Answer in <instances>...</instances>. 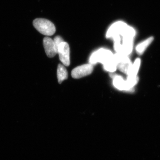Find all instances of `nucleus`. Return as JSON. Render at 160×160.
Wrapping results in <instances>:
<instances>
[{"mask_svg":"<svg viewBox=\"0 0 160 160\" xmlns=\"http://www.w3.org/2000/svg\"><path fill=\"white\" fill-rule=\"evenodd\" d=\"M103 66H104V69L106 71L109 72H114L117 69L116 63L115 61L114 57L113 58L109 60L108 62L104 64Z\"/></svg>","mask_w":160,"mask_h":160,"instance_id":"12","label":"nucleus"},{"mask_svg":"<svg viewBox=\"0 0 160 160\" xmlns=\"http://www.w3.org/2000/svg\"><path fill=\"white\" fill-rule=\"evenodd\" d=\"M114 58L118 69L128 75L132 65L128 56L122 53H116L114 54Z\"/></svg>","mask_w":160,"mask_h":160,"instance_id":"3","label":"nucleus"},{"mask_svg":"<svg viewBox=\"0 0 160 160\" xmlns=\"http://www.w3.org/2000/svg\"><path fill=\"white\" fill-rule=\"evenodd\" d=\"M114 57V55L110 50L105 49H101L93 52L89 59L91 64L98 62L102 63L103 65L111 60Z\"/></svg>","mask_w":160,"mask_h":160,"instance_id":"2","label":"nucleus"},{"mask_svg":"<svg viewBox=\"0 0 160 160\" xmlns=\"http://www.w3.org/2000/svg\"><path fill=\"white\" fill-rule=\"evenodd\" d=\"M33 25L39 32L46 36L52 35L56 32L54 24L46 19H36L33 21Z\"/></svg>","mask_w":160,"mask_h":160,"instance_id":"1","label":"nucleus"},{"mask_svg":"<svg viewBox=\"0 0 160 160\" xmlns=\"http://www.w3.org/2000/svg\"><path fill=\"white\" fill-rule=\"evenodd\" d=\"M110 76L113 79V84L115 87L120 90L126 91V81L121 76L110 73Z\"/></svg>","mask_w":160,"mask_h":160,"instance_id":"8","label":"nucleus"},{"mask_svg":"<svg viewBox=\"0 0 160 160\" xmlns=\"http://www.w3.org/2000/svg\"><path fill=\"white\" fill-rule=\"evenodd\" d=\"M68 75V72L64 66L61 64L58 65L57 70V76L58 81L59 84H61L64 80L67 79Z\"/></svg>","mask_w":160,"mask_h":160,"instance_id":"11","label":"nucleus"},{"mask_svg":"<svg viewBox=\"0 0 160 160\" xmlns=\"http://www.w3.org/2000/svg\"><path fill=\"white\" fill-rule=\"evenodd\" d=\"M43 46L47 56L49 58L54 57L58 53L53 40L49 37L44 38L43 39Z\"/></svg>","mask_w":160,"mask_h":160,"instance_id":"6","label":"nucleus"},{"mask_svg":"<svg viewBox=\"0 0 160 160\" xmlns=\"http://www.w3.org/2000/svg\"><path fill=\"white\" fill-rule=\"evenodd\" d=\"M53 42H54V44L55 45L56 48L58 52V46L60 44H61V43L64 42V40H63L62 38L61 37L59 36H57L55 37L54 39H53Z\"/></svg>","mask_w":160,"mask_h":160,"instance_id":"13","label":"nucleus"},{"mask_svg":"<svg viewBox=\"0 0 160 160\" xmlns=\"http://www.w3.org/2000/svg\"><path fill=\"white\" fill-rule=\"evenodd\" d=\"M127 26V24L122 22L115 23L108 29L106 34V37L112 38L115 35H120L124 28Z\"/></svg>","mask_w":160,"mask_h":160,"instance_id":"7","label":"nucleus"},{"mask_svg":"<svg viewBox=\"0 0 160 160\" xmlns=\"http://www.w3.org/2000/svg\"><path fill=\"white\" fill-rule=\"evenodd\" d=\"M93 70L92 64H84L75 68L72 71V76L75 79L81 78L91 74Z\"/></svg>","mask_w":160,"mask_h":160,"instance_id":"5","label":"nucleus"},{"mask_svg":"<svg viewBox=\"0 0 160 160\" xmlns=\"http://www.w3.org/2000/svg\"><path fill=\"white\" fill-rule=\"evenodd\" d=\"M141 59L138 58L135 60L134 63L132 64L129 73L128 75V77L129 78H137V74L139 70L140 66H141Z\"/></svg>","mask_w":160,"mask_h":160,"instance_id":"9","label":"nucleus"},{"mask_svg":"<svg viewBox=\"0 0 160 160\" xmlns=\"http://www.w3.org/2000/svg\"><path fill=\"white\" fill-rule=\"evenodd\" d=\"M60 61L64 66H68L70 65V49L68 43L63 42L59 46L58 49Z\"/></svg>","mask_w":160,"mask_h":160,"instance_id":"4","label":"nucleus"},{"mask_svg":"<svg viewBox=\"0 0 160 160\" xmlns=\"http://www.w3.org/2000/svg\"><path fill=\"white\" fill-rule=\"evenodd\" d=\"M153 40V38H149L146 39L145 41H143L142 42L140 43L137 46L136 48V50L138 54L142 55L144 53V52L146 51V49L148 48V46L150 45V44Z\"/></svg>","mask_w":160,"mask_h":160,"instance_id":"10","label":"nucleus"}]
</instances>
